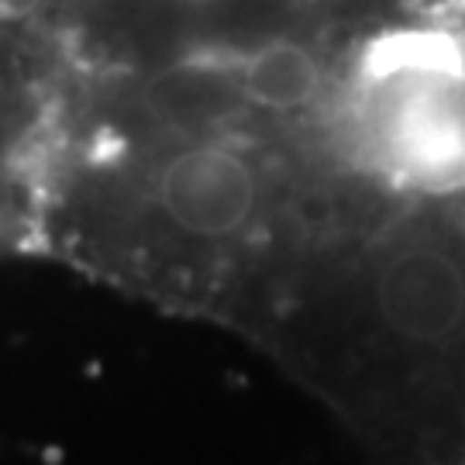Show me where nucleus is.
<instances>
[{
    "instance_id": "obj_2",
    "label": "nucleus",
    "mask_w": 465,
    "mask_h": 465,
    "mask_svg": "<svg viewBox=\"0 0 465 465\" xmlns=\"http://www.w3.org/2000/svg\"><path fill=\"white\" fill-rule=\"evenodd\" d=\"M155 190L169 221L193 238L238 234L259 203V176L252 163L221 145L176 152L159 169Z\"/></svg>"
},
{
    "instance_id": "obj_4",
    "label": "nucleus",
    "mask_w": 465,
    "mask_h": 465,
    "mask_svg": "<svg viewBox=\"0 0 465 465\" xmlns=\"http://www.w3.org/2000/svg\"><path fill=\"white\" fill-rule=\"evenodd\" d=\"M42 7V0H0V21H25Z\"/></svg>"
},
{
    "instance_id": "obj_1",
    "label": "nucleus",
    "mask_w": 465,
    "mask_h": 465,
    "mask_svg": "<svg viewBox=\"0 0 465 465\" xmlns=\"http://www.w3.org/2000/svg\"><path fill=\"white\" fill-rule=\"evenodd\" d=\"M376 314L400 341L445 345L465 324L462 262L428 242L397 249L376 276Z\"/></svg>"
},
{
    "instance_id": "obj_3",
    "label": "nucleus",
    "mask_w": 465,
    "mask_h": 465,
    "mask_svg": "<svg viewBox=\"0 0 465 465\" xmlns=\"http://www.w3.org/2000/svg\"><path fill=\"white\" fill-rule=\"evenodd\" d=\"M321 66L297 42H272L242 69V94L266 111H297L317 97Z\"/></svg>"
}]
</instances>
